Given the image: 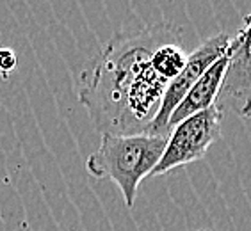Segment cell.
<instances>
[{
  "mask_svg": "<svg viewBox=\"0 0 251 231\" xmlns=\"http://www.w3.org/2000/svg\"><path fill=\"white\" fill-rule=\"evenodd\" d=\"M166 142L168 137L148 134H103L100 148L87 157L86 169L93 178H109L116 183L125 205L132 208L139 183L159 164Z\"/></svg>",
  "mask_w": 251,
  "mask_h": 231,
  "instance_id": "2",
  "label": "cell"
},
{
  "mask_svg": "<svg viewBox=\"0 0 251 231\" xmlns=\"http://www.w3.org/2000/svg\"><path fill=\"white\" fill-rule=\"evenodd\" d=\"M16 64H18V57H16L15 50L0 48V73L4 77H7L11 71H15Z\"/></svg>",
  "mask_w": 251,
  "mask_h": 231,
  "instance_id": "7",
  "label": "cell"
},
{
  "mask_svg": "<svg viewBox=\"0 0 251 231\" xmlns=\"http://www.w3.org/2000/svg\"><path fill=\"white\" fill-rule=\"evenodd\" d=\"M228 45H230V36L226 32H219L207 41H203L198 48L187 55L182 71L166 86L160 107L150 126L146 128L145 134L157 135V137H168L169 135V117L175 107L178 105L182 98L187 94V91L196 84L203 73L207 71L208 66H212L223 53L226 52Z\"/></svg>",
  "mask_w": 251,
  "mask_h": 231,
  "instance_id": "4",
  "label": "cell"
},
{
  "mask_svg": "<svg viewBox=\"0 0 251 231\" xmlns=\"http://www.w3.org/2000/svg\"><path fill=\"white\" fill-rule=\"evenodd\" d=\"M171 27L155 23L116 36L84 66L78 75V101L101 135L145 134L150 126L168 86L155 71L151 55Z\"/></svg>",
  "mask_w": 251,
  "mask_h": 231,
  "instance_id": "1",
  "label": "cell"
},
{
  "mask_svg": "<svg viewBox=\"0 0 251 231\" xmlns=\"http://www.w3.org/2000/svg\"><path fill=\"white\" fill-rule=\"evenodd\" d=\"M198 231H210V230H198Z\"/></svg>",
  "mask_w": 251,
  "mask_h": 231,
  "instance_id": "8",
  "label": "cell"
},
{
  "mask_svg": "<svg viewBox=\"0 0 251 231\" xmlns=\"http://www.w3.org/2000/svg\"><path fill=\"white\" fill-rule=\"evenodd\" d=\"M228 59H230V45H228L226 52L223 53L212 66H208L207 71L196 80V84L189 89L187 94L182 98V101L175 107V111L171 112V117H169V130L182 119L193 114H198V112L205 111L216 103L223 77L226 71Z\"/></svg>",
  "mask_w": 251,
  "mask_h": 231,
  "instance_id": "6",
  "label": "cell"
},
{
  "mask_svg": "<svg viewBox=\"0 0 251 231\" xmlns=\"http://www.w3.org/2000/svg\"><path fill=\"white\" fill-rule=\"evenodd\" d=\"M223 111L216 103L182 119L169 130L168 142L159 164L150 176H162L176 167L198 162L221 135Z\"/></svg>",
  "mask_w": 251,
  "mask_h": 231,
  "instance_id": "3",
  "label": "cell"
},
{
  "mask_svg": "<svg viewBox=\"0 0 251 231\" xmlns=\"http://www.w3.org/2000/svg\"><path fill=\"white\" fill-rule=\"evenodd\" d=\"M250 16H244V25L230 38V59L219 87L216 105L219 109L232 107L242 119L250 116Z\"/></svg>",
  "mask_w": 251,
  "mask_h": 231,
  "instance_id": "5",
  "label": "cell"
}]
</instances>
